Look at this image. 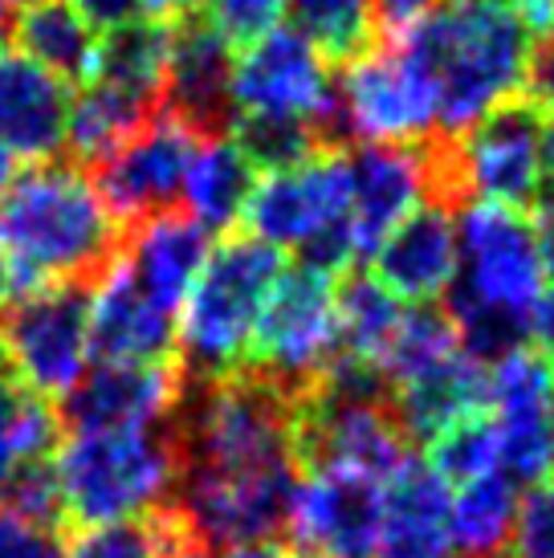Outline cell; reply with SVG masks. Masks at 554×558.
I'll return each instance as SVG.
<instances>
[{"label": "cell", "instance_id": "obj_1", "mask_svg": "<svg viewBox=\"0 0 554 558\" xmlns=\"http://www.w3.org/2000/svg\"><path fill=\"white\" fill-rule=\"evenodd\" d=\"M546 0H436L387 41L424 74L436 102V140H457L481 114L522 94L539 33L551 29Z\"/></svg>", "mask_w": 554, "mask_h": 558}, {"label": "cell", "instance_id": "obj_2", "mask_svg": "<svg viewBox=\"0 0 554 558\" xmlns=\"http://www.w3.org/2000/svg\"><path fill=\"white\" fill-rule=\"evenodd\" d=\"M127 229L110 217L91 175L65 156L16 171L0 196V253L13 298L46 281H98L123 257Z\"/></svg>", "mask_w": 554, "mask_h": 558}, {"label": "cell", "instance_id": "obj_3", "mask_svg": "<svg viewBox=\"0 0 554 558\" xmlns=\"http://www.w3.org/2000/svg\"><path fill=\"white\" fill-rule=\"evenodd\" d=\"M281 269V248L249 233L220 236L208 248L180 306L184 323L176 326V363L184 379H225L245 367L257 314Z\"/></svg>", "mask_w": 554, "mask_h": 558}, {"label": "cell", "instance_id": "obj_4", "mask_svg": "<svg viewBox=\"0 0 554 558\" xmlns=\"http://www.w3.org/2000/svg\"><path fill=\"white\" fill-rule=\"evenodd\" d=\"M53 452H58L53 469L62 485L65 534L164 506L171 501V489L180 477V457H176V436L168 420L147 428L65 433Z\"/></svg>", "mask_w": 554, "mask_h": 558}, {"label": "cell", "instance_id": "obj_5", "mask_svg": "<svg viewBox=\"0 0 554 558\" xmlns=\"http://www.w3.org/2000/svg\"><path fill=\"white\" fill-rule=\"evenodd\" d=\"M249 236L274 248H293L298 265L326 278L354 269L351 248V168L347 151L330 147L253 184L245 213Z\"/></svg>", "mask_w": 554, "mask_h": 558}, {"label": "cell", "instance_id": "obj_6", "mask_svg": "<svg viewBox=\"0 0 554 558\" xmlns=\"http://www.w3.org/2000/svg\"><path fill=\"white\" fill-rule=\"evenodd\" d=\"M554 119L542 114L530 98L514 94L490 114H481L465 135L453 140V175L461 204L485 201L514 213L539 208L554 192Z\"/></svg>", "mask_w": 554, "mask_h": 558}, {"label": "cell", "instance_id": "obj_7", "mask_svg": "<svg viewBox=\"0 0 554 558\" xmlns=\"http://www.w3.org/2000/svg\"><path fill=\"white\" fill-rule=\"evenodd\" d=\"M542 286L546 269L526 213L485 201L465 204L457 213V278L445 290V306H478L526 323Z\"/></svg>", "mask_w": 554, "mask_h": 558}, {"label": "cell", "instance_id": "obj_8", "mask_svg": "<svg viewBox=\"0 0 554 558\" xmlns=\"http://www.w3.org/2000/svg\"><path fill=\"white\" fill-rule=\"evenodd\" d=\"M91 281H46L41 290L9 298L0 311V367L16 384L62 400L86 367Z\"/></svg>", "mask_w": 554, "mask_h": 558}, {"label": "cell", "instance_id": "obj_9", "mask_svg": "<svg viewBox=\"0 0 554 558\" xmlns=\"http://www.w3.org/2000/svg\"><path fill=\"white\" fill-rule=\"evenodd\" d=\"M339 351V314H335V278L310 265L281 269L265 298L245 367L262 372L290 391H306Z\"/></svg>", "mask_w": 554, "mask_h": 558}, {"label": "cell", "instance_id": "obj_10", "mask_svg": "<svg viewBox=\"0 0 554 558\" xmlns=\"http://www.w3.org/2000/svg\"><path fill=\"white\" fill-rule=\"evenodd\" d=\"M232 107L237 114L306 119L323 131L330 147L351 140L342 123L335 70L298 29H274L241 49V58L232 62Z\"/></svg>", "mask_w": 554, "mask_h": 558}, {"label": "cell", "instance_id": "obj_11", "mask_svg": "<svg viewBox=\"0 0 554 558\" xmlns=\"http://www.w3.org/2000/svg\"><path fill=\"white\" fill-rule=\"evenodd\" d=\"M298 465L306 469H354L387 481L412 457L387 400H339L318 388L298 396L293 424Z\"/></svg>", "mask_w": 554, "mask_h": 558}, {"label": "cell", "instance_id": "obj_12", "mask_svg": "<svg viewBox=\"0 0 554 558\" xmlns=\"http://www.w3.org/2000/svg\"><path fill=\"white\" fill-rule=\"evenodd\" d=\"M201 143L204 140H196L180 119L159 110L152 123L138 126L131 140L119 143L86 175H91L103 208L123 229H131L138 220L155 217V213L180 208L188 163H192Z\"/></svg>", "mask_w": 554, "mask_h": 558}, {"label": "cell", "instance_id": "obj_13", "mask_svg": "<svg viewBox=\"0 0 554 558\" xmlns=\"http://www.w3.org/2000/svg\"><path fill=\"white\" fill-rule=\"evenodd\" d=\"M380 513L384 481L354 469H306L281 530L298 558H375Z\"/></svg>", "mask_w": 554, "mask_h": 558}, {"label": "cell", "instance_id": "obj_14", "mask_svg": "<svg viewBox=\"0 0 554 558\" xmlns=\"http://www.w3.org/2000/svg\"><path fill=\"white\" fill-rule=\"evenodd\" d=\"M339 107L347 135L363 143H424L436 140V102L424 74L392 41L342 65Z\"/></svg>", "mask_w": 554, "mask_h": 558}, {"label": "cell", "instance_id": "obj_15", "mask_svg": "<svg viewBox=\"0 0 554 558\" xmlns=\"http://www.w3.org/2000/svg\"><path fill=\"white\" fill-rule=\"evenodd\" d=\"M490 420L497 433V473L518 489L554 473V372L539 351H509L490 363Z\"/></svg>", "mask_w": 554, "mask_h": 558}, {"label": "cell", "instance_id": "obj_16", "mask_svg": "<svg viewBox=\"0 0 554 558\" xmlns=\"http://www.w3.org/2000/svg\"><path fill=\"white\" fill-rule=\"evenodd\" d=\"M351 168V248L354 265L371 262L396 225L420 204H432L429 140L424 143H363L347 151Z\"/></svg>", "mask_w": 554, "mask_h": 558}, {"label": "cell", "instance_id": "obj_17", "mask_svg": "<svg viewBox=\"0 0 554 558\" xmlns=\"http://www.w3.org/2000/svg\"><path fill=\"white\" fill-rule=\"evenodd\" d=\"M164 110L196 135H229L232 107V49L213 33L201 9L171 16V53L164 70Z\"/></svg>", "mask_w": 554, "mask_h": 558}, {"label": "cell", "instance_id": "obj_18", "mask_svg": "<svg viewBox=\"0 0 554 558\" xmlns=\"http://www.w3.org/2000/svg\"><path fill=\"white\" fill-rule=\"evenodd\" d=\"M184 391V372L176 359L159 363H98L62 396L58 424L65 433L98 428H147L171 416Z\"/></svg>", "mask_w": 554, "mask_h": 558}, {"label": "cell", "instance_id": "obj_19", "mask_svg": "<svg viewBox=\"0 0 554 558\" xmlns=\"http://www.w3.org/2000/svg\"><path fill=\"white\" fill-rule=\"evenodd\" d=\"M375 281L412 306H429L457 278V213L445 204H420L371 253Z\"/></svg>", "mask_w": 554, "mask_h": 558}, {"label": "cell", "instance_id": "obj_20", "mask_svg": "<svg viewBox=\"0 0 554 558\" xmlns=\"http://www.w3.org/2000/svg\"><path fill=\"white\" fill-rule=\"evenodd\" d=\"M208 248H213V233L180 204L127 229L123 265L159 311L176 314L184 306Z\"/></svg>", "mask_w": 554, "mask_h": 558}, {"label": "cell", "instance_id": "obj_21", "mask_svg": "<svg viewBox=\"0 0 554 558\" xmlns=\"http://www.w3.org/2000/svg\"><path fill=\"white\" fill-rule=\"evenodd\" d=\"M86 351L98 363H159L176 359V314L159 311L127 274L123 257L94 286Z\"/></svg>", "mask_w": 554, "mask_h": 558}, {"label": "cell", "instance_id": "obj_22", "mask_svg": "<svg viewBox=\"0 0 554 558\" xmlns=\"http://www.w3.org/2000/svg\"><path fill=\"white\" fill-rule=\"evenodd\" d=\"M65 123L70 86L29 53L0 49V143L29 163L58 159L65 151Z\"/></svg>", "mask_w": 554, "mask_h": 558}, {"label": "cell", "instance_id": "obj_23", "mask_svg": "<svg viewBox=\"0 0 554 558\" xmlns=\"http://www.w3.org/2000/svg\"><path fill=\"white\" fill-rule=\"evenodd\" d=\"M387 403L404 440L429 449L457 420L490 412V363L473 359L469 351H453L445 363L396 384L387 391Z\"/></svg>", "mask_w": 554, "mask_h": 558}, {"label": "cell", "instance_id": "obj_24", "mask_svg": "<svg viewBox=\"0 0 554 558\" xmlns=\"http://www.w3.org/2000/svg\"><path fill=\"white\" fill-rule=\"evenodd\" d=\"M375 558H453L448 481L424 457H408L384 481Z\"/></svg>", "mask_w": 554, "mask_h": 558}, {"label": "cell", "instance_id": "obj_25", "mask_svg": "<svg viewBox=\"0 0 554 558\" xmlns=\"http://www.w3.org/2000/svg\"><path fill=\"white\" fill-rule=\"evenodd\" d=\"M164 110V102L131 94L123 86L91 78L82 86L74 102H70V123H65V151L62 156L70 163H77L82 171H91L94 163L119 147L123 140H131L138 126L152 123L155 114Z\"/></svg>", "mask_w": 554, "mask_h": 558}, {"label": "cell", "instance_id": "obj_26", "mask_svg": "<svg viewBox=\"0 0 554 558\" xmlns=\"http://www.w3.org/2000/svg\"><path fill=\"white\" fill-rule=\"evenodd\" d=\"M21 53L58 74L65 86H86L94 74V33L74 9V0H33L9 25Z\"/></svg>", "mask_w": 554, "mask_h": 558}, {"label": "cell", "instance_id": "obj_27", "mask_svg": "<svg viewBox=\"0 0 554 558\" xmlns=\"http://www.w3.org/2000/svg\"><path fill=\"white\" fill-rule=\"evenodd\" d=\"M253 184H257V168L245 159V151L229 135H216L196 147L180 201L208 233H232L245 213Z\"/></svg>", "mask_w": 554, "mask_h": 558}, {"label": "cell", "instance_id": "obj_28", "mask_svg": "<svg viewBox=\"0 0 554 558\" xmlns=\"http://www.w3.org/2000/svg\"><path fill=\"white\" fill-rule=\"evenodd\" d=\"M518 501H522L518 485L497 469L448 489L453 558H506Z\"/></svg>", "mask_w": 554, "mask_h": 558}, {"label": "cell", "instance_id": "obj_29", "mask_svg": "<svg viewBox=\"0 0 554 558\" xmlns=\"http://www.w3.org/2000/svg\"><path fill=\"white\" fill-rule=\"evenodd\" d=\"M168 53H171V16H135V21L110 25L103 33V41L94 46L91 78L164 102Z\"/></svg>", "mask_w": 554, "mask_h": 558}, {"label": "cell", "instance_id": "obj_30", "mask_svg": "<svg viewBox=\"0 0 554 558\" xmlns=\"http://www.w3.org/2000/svg\"><path fill=\"white\" fill-rule=\"evenodd\" d=\"M65 538H70L65 558H168L184 543H204L176 501L152 506V510L131 513V518L70 530Z\"/></svg>", "mask_w": 554, "mask_h": 558}, {"label": "cell", "instance_id": "obj_31", "mask_svg": "<svg viewBox=\"0 0 554 558\" xmlns=\"http://www.w3.org/2000/svg\"><path fill=\"white\" fill-rule=\"evenodd\" d=\"M404 311L408 306L384 281H375V274L347 269L335 286V314H339V351L335 355H351L380 367L404 323Z\"/></svg>", "mask_w": 554, "mask_h": 558}, {"label": "cell", "instance_id": "obj_32", "mask_svg": "<svg viewBox=\"0 0 554 558\" xmlns=\"http://www.w3.org/2000/svg\"><path fill=\"white\" fill-rule=\"evenodd\" d=\"M286 13L326 65H351L384 41L371 0H286Z\"/></svg>", "mask_w": 554, "mask_h": 558}, {"label": "cell", "instance_id": "obj_33", "mask_svg": "<svg viewBox=\"0 0 554 558\" xmlns=\"http://www.w3.org/2000/svg\"><path fill=\"white\" fill-rule=\"evenodd\" d=\"M229 140L265 175L293 168L318 151H330V143L318 126L306 119H290V114H237L229 126Z\"/></svg>", "mask_w": 554, "mask_h": 558}, {"label": "cell", "instance_id": "obj_34", "mask_svg": "<svg viewBox=\"0 0 554 558\" xmlns=\"http://www.w3.org/2000/svg\"><path fill=\"white\" fill-rule=\"evenodd\" d=\"M0 506L16 513V518H25V522H33V526L65 534V506L53 457H25V461H16L9 481L0 485Z\"/></svg>", "mask_w": 554, "mask_h": 558}, {"label": "cell", "instance_id": "obj_35", "mask_svg": "<svg viewBox=\"0 0 554 558\" xmlns=\"http://www.w3.org/2000/svg\"><path fill=\"white\" fill-rule=\"evenodd\" d=\"M424 461H429L448 485H461V481L481 477V473L497 469V433H493L490 412L457 420L448 433H441L432 440Z\"/></svg>", "mask_w": 554, "mask_h": 558}, {"label": "cell", "instance_id": "obj_36", "mask_svg": "<svg viewBox=\"0 0 554 558\" xmlns=\"http://www.w3.org/2000/svg\"><path fill=\"white\" fill-rule=\"evenodd\" d=\"M204 21L229 49H249L274 33L286 16V0H208L201 9Z\"/></svg>", "mask_w": 554, "mask_h": 558}, {"label": "cell", "instance_id": "obj_37", "mask_svg": "<svg viewBox=\"0 0 554 558\" xmlns=\"http://www.w3.org/2000/svg\"><path fill=\"white\" fill-rule=\"evenodd\" d=\"M506 558H554V473L518 501Z\"/></svg>", "mask_w": 554, "mask_h": 558}, {"label": "cell", "instance_id": "obj_38", "mask_svg": "<svg viewBox=\"0 0 554 558\" xmlns=\"http://www.w3.org/2000/svg\"><path fill=\"white\" fill-rule=\"evenodd\" d=\"M0 558H65L62 534L33 526L0 506Z\"/></svg>", "mask_w": 554, "mask_h": 558}, {"label": "cell", "instance_id": "obj_39", "mask_svg": "<svg viewBox=\"0 0 554 558\" xmlns=\"http://www.w3.org/2000/svg\"><path fill=\"white\" fill-rule=\"evenodd\" d=\"M74 9L86 25L110 29V25H123L135 16H152V0H74Z\"/></svg>", "mask_w": 554, "mask_h": 558}, {"label": "cell", "instance_id": "obj_40", "mask_svg": "<svg viewBox=\"0 0 554 558\" xmlns=\"http://www.w3.org/2000/svg\"><path fill=\"white\" fill-rule=\"evenodd\" d=\"M526 342H534L530 351H539L554 372V286H542V294L534 298L526 318Z\"/></svg>", "mask_w": 554, "mask_h": 558}, {"label": "cell", "instance_id": "obj_41", "mask_svg": "<svg viewBox=\"0 0 554 558\" xmlns=\"http://www.w3.org/2000/svg\"><path fill=\"white\" fill-rule=\"evenodd\" d=\"M432 4H436V0H371V13L380 21V33L392 37V33L408 29L412 21H420Z\"/></svg>", "mask_w": 554, "mask_h": 558}, {"label": "cell", "instance_id": "obj_42", "mask_svg": "<svg viewBox=\"0 0 554 558\" xmlns=\"http://www.w3.org/2000/svg\"><path fill=\"white\" fill-rule=\"evenodd\" d=\"M534 236H539V257L546 278H554V192H546L539 201V225H534Z\"/></svg>", "mask_w": 554, "mask_h": 558}, {"label": "cell", "instance_id": "obj_43", "mask_svg": "<svg viewBox=\"0 0 554 558\" xmlns=\"http://www.w3.org/2000/svg\"><path fill=\"white\" fill-rule=\"evenodd\" d=\"M220 558H298V555H293V546L281 543V538H253V543L225 546Z\"/></svg>", "mask_w": 554, "mask_h": 558}, {"label": "cell", "instance_id": "obj_44", "mask_svg": "<svg viewBox=\"0 0 554 558\" xmlns=\"http://www.w3.org/2000/svg\"><path fill=\"white\" fill-rule=\"evenodd\" d=\"M208 0H152V16H176L188 9H204Z\"/></svg>", "mask_w": 554, "mask_h": 558}, {"label": "cell", "instance_id": "obj_45", "mask_svg": "<svg viewBox=\"0 0 554 558\" xmlns=\"http://www.w3.org/2000/svg\"><path fill=\"white\" fill-rule=\"evenodd\" d=\"M16 156L13 151H9V147H4V143H0V196H4V187L13 184V175H16Z\"/></svg>", "mask_w": 554, "mask_h": 558}, {"label": "cell", "instance_id": "obj_46", "mask_svg": "<svg viewBox=\"0 0 554 558\" xmlns=\"http://www.w3.org/2000/svg\"><path fill=\"white\" fill-rule=\"evenodd\" d=\"M168 558H213V550H208L204 543H184L180 550H171Z\"/></svg>", "mask_w": 554, "mask_h": 558}, {"label": "cell", "instance_id": "obj_47", "mask_svg": "<svg viewBox=\"0 0 554 558\" xmlns=\"http://www.w3.org/2000/svg\"><path fill=\"white\" fill-rule=\"evenodd\" d=\"M9 298H13V286H9V262H4V253H0V311H4Z\"/></svg>", "mask_w": 554, "mask_h": 558}, {"label": "cell", "instance_id": "obj_48", "mask_svg": "<svg viewBox=\"0 0 554 558\" xmlns=\"http://www.w3.org/2000/svg\"><path fill=\"white\" fill-rule=\"evenodd\" d=\"M13 25V0H0V33H9Z\"/></svg>", "mask_w": 554, "mask_h": 558}, {"label": "cell", "instance_id": "obj_49", "mask_svg": "<svg viewBox=\"0 0 554 558\" xmlns=\"http://www.w3.org/2000/svg\"><path fill=\"white\" fill-rule=\"evenodd\" d=\"M546 37H551V41H554V21H551V29H546Z\"/></svg>", "mask_w": 554, "mask_h": 558}, {"label": "cell", "instance_id": "obj_50", "mask_svg": "<svg viewBox=\"0 0 554 558\" xmlns=\"http://www.w3.org/2000/svg\"><path fill=\"white\" fill-rule=\"evenodd\" d=\"M13 4H33V0H13Z\"/></svg>", "mask_w": 554, "mask_h": 558}, {"label": "cell", "instance_id": "obj_51", "mask_svg": "<svg viewBox=\"0 0 554 558\" xmlns=\"http://www.w3.org/2000/svg\"><path fill=\"white\" fill-rule=\"evenodd\" d=\"M551 151H554V126H551Z\"/></svg>", "mask_w": 554, "mask_h": 558}, {"label": "cell", "instance_id": "obj_52", "mask_svg": "<svg viewBox=\"0 0 554 558\" xmlns=\"http://www.w3.org/2000/svg\"><path fill=\"white\" fill-rule=\"evenodd\" d=\"M546 4H551V9H554V0H546Z\"/></svg>", "mask_w": 554, "mask_h": 558}, {"label": "cell", "instance_id": "obj_53", "mask_svg": "<svg viewBox=\"0 0 554 558\" xmlns=\"http://www.w3.org/2000/svg\"><path fill=\"white\" fill-rule=\"evenodd\" d=\"M0 41H4V33H0Z\"/></svg>", "mask_w": 554, "mask_h": 558}]
</instances>
